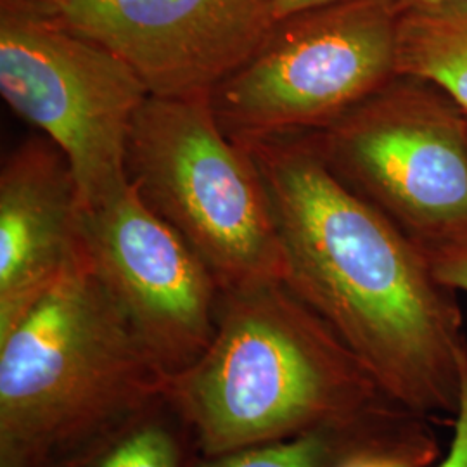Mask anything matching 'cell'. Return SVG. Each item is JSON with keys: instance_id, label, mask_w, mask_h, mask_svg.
Masks as SVG:
<instances>
[{"instance_id": "cell-3", "label": "cell", "mask_w": 467, "mask_h": 467, "mask_svg": "<svg viewBox=\"0 0 467 467\" xmlns=\"http://www.w3.org/2000/svg\"><path fill=\"white\" fill-rule=\"evenodd\" d=\"M85 256L0 336V467H52L165 391Z\"/></svg>"}, {"instance_id": "cell-10", "label": "cell", "mask_w": 467, "mask_h": 467, "mask_svg": "<svg viewBox=\"0 0 467 467\" xmlns=\"http://www.w3.org/2000/svg\"><path fill=\"white\" fill-rule=\"evenodd\" d=\"M82 213L75 175L49 139H30L7 154L0 170V336L80 258Z\"/></svg>"}, {"instance_id": "cell-5", "label": "cell", "mask_w": 467, "mask_h": 467, "mask_svg": "<svg viewBox=\"0 0 467 467\" xmlns=\"http://www.w3.org/2000/svg\"><path fill=\"white\" fill-rule=\"evenodd\" d=\"M395 0H345L277 19L260 47L210 92L239 139L316 132L397 75Z\"/></svg>"}, {"instance_id": "cell-11", "label": "cell", "mask_w": 467, "mask_h": 467, "mask_svg": "<svg viewBox=\"0 0 467 467\" xmlns=\"http://www.w3.org/2000/svg\"><path fill=\"white\" fill-rule=\"evenodd\" d=\"M200 451L163 391L140 412L52 467H192Z\"/></svg>"}, {"instance_id": "cell-18", "label": "cell", "mask_w": 467, "mask_h": 467, "mask_svg": "<svg viewBox=\"0 0 467 467\" xmlns=\"http://www.w3.org/2000/svg\"><path fill=\"white\" fill-rule=\"evenodd\" d=\"M399 11L428 7V5H441V4H467V0H395Z\"/></svg>"}, {"instance_id": "cell-6", "label": "cell", "mask_w": 467, "mask_h": 467, "mask_svg": "<svg viewBox=\"0 0 467 467\" xmlns=\"http://www.w3.org/2000/svg\"><path fill=\"white\" fill-rule=\"evenodd\" d=\"M0 94L65 154L82 210L129 185V134L150 92L117 54L21 0H0Z\"/></svg>"}, {"instance_id": "cell-12", "label": "cell", "mask_w": 467, "mask_h": 467, "mask_svg": "<svg viewBox=\"0 0 467 467\" xmlns=\"http://www.w3.org/2000/svg\"><path fill=\"white\" fill-rule=\"evenodd\" d=\"M397 73L440 87L467 113V4L400 11Z\"/></svg>"}, {"instance_id": "cell-16", "label": "cell", "mask_w": 467, "mask_h": 467, "mask_svg": "<svg viewBox=\"0 0 467 467\" xmlns=\"http://www.w3.org/2000/svg\"><path fill=\"white\" fill-rule=\"evenodd\" d=\"M451 426H453V436H451V449L434 467H467V364L462 372L461 405Z\"/></svg>"}, {"instance_id": "cell-8", "label": "cell", "mask_w": 467, "mask_h": 467, "mask_svg": "<svg viewBox=\"0 0 467 467\" xmlns=\"http://www.w3.org/2000/svg\"><path fill=\"white\" fill-rule=\"evenodd\" d=\"M82 246L137 337L170 374L198 360L217 329L212 270L134 187L82 213Z\"/></svg>"}, {"instance_id": "cell-4", "label": "cell", "mask_w": 467, "mask_h": 467, "mask_svg": "<svg viewBox=\"0 0 467 467\" xmlns=\"http://www.w3.org/2000/svg\"><path fill=\"white\" fill-rule=\"evenodd\" d=\"M139 198L212 270L222 291L285 281L283 244L250 148L227 134L210 96H150L127 142Z\"/></svg>"}, {"instance_id": "cell-2", "label": "cell", "mask_w": 467, "mask_h": 467, "mask_svg": "<svg viewBox=\"0 0 467 467\" xmlns=\"http://www.w3.org/2000/svg\"><path fill=\"white\" fill-rule=\"evenodd\" d=\"M165 395L201 457L287 440L389 400L283 281L222 291L210 345L168 376Z\"/></svg>"}, {"instance_id": "cell-9", "label": "cell", "mask_w": 467, "mask_h": 467, "mask_svg": "<svg viewBox=\"0 0 467 467\" xmlns=\"http://www.w3.org/2000/svg\"><path fill=\"white\" fill-rule=\"evenodd\" d=\"M121 57L150 96H210L272 30V0H21Z\"/></svg>"}, {"instance_id": "cell-17", "label": "cell", "mask_w": 467, "mask_h": 467, "mask_svg": "<svg viewBox=\"0 0 467 467\" xmlns=\"http://www.w3.org/2000/svg\"><path fill=\"white\" fill-rule=\"evenodd\" d=\"M336 2H345V0H272L275 21L285 16H291V15H296L301 11H306V9L329 5V4H336Z\"/></svg>"}, {"instance_id": "cell-14", "label": "cell", "mask_w": 467, "mask_h": 467, "mask_svg": "<svg viewBox=\"0 0 467 467\" xmlns=\"http://www.w3.org/2000/svg\"><path fill=\"white\" fill-rule=\"evenodd\" d=\"M433 422V419L399 407L336 467H434L440 462L441 449Z\"/></svg>"}, {"instance_id": "cell-15", "label": "cell", "mask_w": 467, "mask_h": 467, "mask_svg": "<svg viewBox=\"0 0 467 467\" xmlns=\"http://www.w3.org/2000/svg\"><path fill=\"white\" fill-rule=\"evenodd\" d=\"M416 243L441 283L467 293V225Z\"/></svg>"}, {"instance_id": "cell-7", "label": "cell", "mask_w": 467, "mask_h": 467, "mask_svg": "<svg viewBox=\"0 0 467 467\" xmlns=\"http://www.w3.org/2000/svg\"><path fill=\"white\" fill-rule=\"evenodd\" d=\"M326 163L414 241L467 225V113L397 73L331 125L306 132Z\"/></svg>"}, {"instance_id": "cell-13", "label": "cell", "mask_w": 467, "mask_h": 467, "mask_svg": "<svg viewBox=\"0 0 467 467\" xmlns=\"http://www.w3.org/2000/svg\"><path fill=\"white\" fill-rule=\"evenodd\" d=\"M400 403L386 400L366 412L317 430L213 457H198L192 467H336V464L389 418Z\"/></svg>"}, {"instance_id": "cell-1", "label": "cell", "mask_w": 467, "mask_h": 467, "mask_svg": "<svg viewBox=\"0 0 467 467\" xmlns=\"http://www.w3.org/2000/svg\"><path fill=\"white\" fill-rule=\"evenodd\" d=\"M241 142L265 181L285 258L284 283L389 400L453 422L467 364L457 293L434 275L409 234L334 173L310 134Z\"/></svg>"}]
</instances>
